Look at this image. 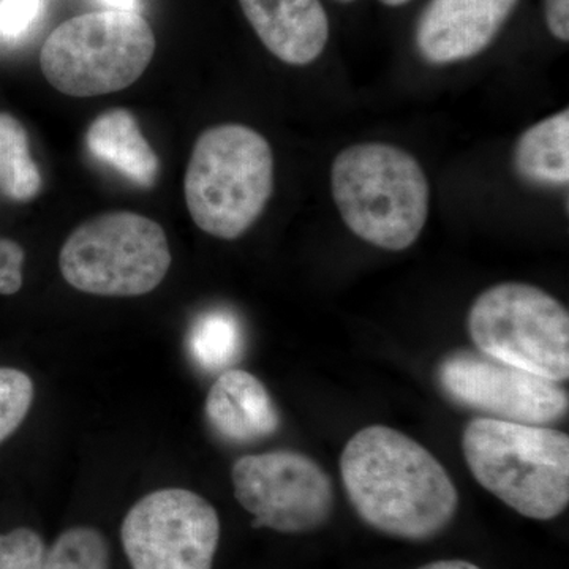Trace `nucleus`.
Instances as JSON below:
<instances>
[{
    "label": "nucleus",
    "mask_w": 569,
    "mask_h": 569,
    "mask_svg": "<svg viewBox=\"0 0 569 569\" xmlns=\"http://www.w3.org/2000/svg\"><path fill=\"white\" fill-rule=\"evenodd\" d=\"M340 475L362 522L388 537L436 538L459 509L458 488L436 456L391 427L356 432L340 456Z\"/></svg>",
    "instance_id": "nucleus-1"
},
{
    "label": "nucleus",
    "mask_w": 569,
    "mask_h": 569,
    "mask_svg": "<svg viewBox=\"0 0 569 569\" xmlns=\"http://www.w3.org/2000/svg\"><path fill=\"white\" fill-rule=\"evenodd\" d=\"M331 192L348 230L400 252L417 242L429 213V183L413 156L385 142L351 146L336 157Z\"/></svg>",
    "instance_id": "nucleus-2"
},
{
    "label": "nucleus",
    "mask_w": 569,
    "mask_h": 569,
    "mask_svg": "<svg viewBox=\"0 0 569 569\" xmlns=\"http://www.w3.org/2000/svg\"><path fill=\"white\" fill-rule=\"evenodd\" d=\"M471 475L523 518H559L569 503V437L548 426L475 418L462 437Z\"/></svg>",
    "instance_id": "nucleus-3"
},
{
    "label": "nucleus",
    "mask_w": 569,
    "mask_h": 569,
    "mask_svg": "<svg viewBox=\"0 0 569 569\" xmlns=\"http://www.w3.org/2000/svg\"><path fill=\"white\" fill-rule=\"evenodd\" d=\"M274 189V156L263 134L241 123L211 127L194 142L183 193L190 217L233 241L263 213Z\"/></svg>",
    "instance_id": "nucleus-4"
},
{
    "label": "nucleus",
    "mask_w": 569,
    "mask_h": 569,
    "mask_svg": "<svg viewBox=\"0 0 569 569\" xmlns=\"http://www.w3.org/2000/svg\"><path fill=\"white\" fill-rule=\"evenodd\" d=\"M156 44L151 26L137 11H97L58 26L41 47L40 67L56 91L99 97L140 80Z\"/></svg>",
    "instance_id": "nucleus-5"
},
{
    "label": "nucleus",
    "mask_w": 569,
    "mask_h": 569,
    "mask_svg": "<svg viewBox=\"0 0 569 569\" xmlns=\"http://www.w3.org/2000/svg\"><path fill=\"white\" fill-rule=\"evenodd\" d=\"M171 266L163 228L134 212H108L80 224L63 242L59 268L82 293L137 298L156 290Z\"/></svg>",
    "instance_id": "nucleus-6"
},
{
    "label": "nucleus",
    "mask_w": 569,
    "mask_h": 569,
    "mask_svg": "<svg viewBox=\"0 0 569 569\" xmlns=\"http://www.w3.org/2000/svg\"><path fill=\"white\" fill-rule=\"evenodd\" d=\"M468 332L479 353L556 383L568 380L569 313L541 288H489L468 312Z\"/></svg>",
    "instance_id": "nucleus-7"
},
{
    "label": "nucleus",
    "mask_w": 569,
    "mask_h": 569,
    "mask_svg": "<svg viewBox=\"0 0 569 569\" xmlns=\"http://www.w3.org/2000/svg\"><path fill=\"white\" fill-rule=\"evenodd\" d=\"M234 497L253 516V527L310 533L335 512V488L323 467L290 449L244 456L231 468Z\"/></svg>",
    "instance_id": "nucleus-8"
},
{
    "label": "nucleus",
    "mask_w": 569,
    "mask_h": 569,
    "mask_svg": "<svg viewBox=\"0 0 569 569\" xmlns=\"http://www.w3.org/2000/svg\"><path fill=\"white\" fill-rule=\"evenodd\" d=\"M121 539L132 569H212L220 519L192 490L160 489L129 509Z\"/></svg>",
    "instance_id": "nucleus-9"
},
{
    "label": "nucleus",
    "mask_w": 569,
    "mask_h": 569,
    "mask_svg": "<svg viewBox=\"0 0 569 569\" xmlns=\"http://www.w3.org/2000/svg\"><path fill=\"white\" fill-rule=\"evenodd\" d=\"M437 380L452 402L500 421L549 426L568 413V392L560 383L479 351L448 355L438 366Z\"/></svg>",
    "instance_id": "nucleus-10"
},
{
    "label": "nucleus",
    "mask_w": 569,
    "mask_h": 569,
    "mask_svg": "<svg viewBox=\"0 0 569 569\" xmlns=\"http://www.w3.org/2000/svg\"><path fill=\"white\" fill-rule=\"evenodd\" d=\"M519 0H430L417 26V48L432 66L475 58L486 50Z\"/></svg>",
    "instance_id": "nucleus-11"
},
{
    "label": "nucleus",
    "mask_w": 569,
    "mask_h": 569,
    "mask_svg": "<svg viewBox=\"0 0 569 569\" xmlns=\"http://www.w3.org/2000/svg\"><path fill=\"white\" fill-rule=\"evenodd\" d=\"M266 48L288 66H309L323 54L329 20L320 0H239Z\"/></svg>",
    "instance_id": "nucleus-12"
},
{
    "label": "nucleus",
    "mask_w": 569,
    "mask_h": 569,
    "mask_svg": "<svg viewBox=\"0 0 569 569\" xmlns=\"http://www.w3.org/2000/svg\"><path fill=\"white\" fill-rule=\"evenodd\" d=\"M206 417L224 440L252 443L279 430L280 415L260 378L241 369L220 372L206 399Z\"/></svg>",
    "instance_id": "nucleus-13"
},
{
    "label": "nucleus",
    "mask_w": 569,
    "mask_h": 569,
    "mask_svg": "<svg viewBox=\"0 0 569 569\" xmlns=\"http://www.w3.org/2000/svg\"><path fill=\"white\" fill-rule=\"evenodd\" d=\"M89 152L137 186L151 189L159 176V157L141 133L132 111L114 108L93 119L86 133Z\"/></svg>",
    "instance_id": "nucleus-14"
},
{
    "label": "nucleus",
    "mask_w": 569,
    "mask_h": 569,
    "mask_svg": "<svg viewBox=\"0 0 569 569\" xmlns=\"http://www.w3.org/2000/svg\"><path fill=\"white\" fill-rule=\"evenodd\" d=\"M516 173L526 182L563 187L569 181V112L563 110L520 134L512 156Z\"/></svg>",
    "instance_id": "nucleus-15"
},
{
    "label": "nucleus",
    "mask_w": 569,
    "mask_h": 569,
    "mask_svg": "<svg viewBox=\"0 0 569 569\" xmlns=\"http://www.w3.org/2000/svg\"><path fill=\"white\" fill-rule=\"evenodd\" d=\"M190 355L201 369L223 372L241 359L244 332L233 313L213 309L193 321L189 335Z\"/></svg>",
    "instance_id": "nucleus-16"
},
{
    "label": "nucleus",
    "mask_w": 569,
    "mask_h": 569,
    "mask_svg": "<svg viewBox=\"0 0 569 569\" xmlns=\"http://www.w3.org/2000/svg\"><path fill=\"white\" fill-rule=\"evenodd\" d=\"M41 190V174L33 162L24 126L0 112V194L11 201H31Z\"/></svg>",
    "instance_id": "nucleus-17"
},
{
    "label": "nucleus",
    "mask_w": 569,
    "mask_h": 569,
    "mask_svg": "<svg viewBox=\"0 0 569 569\" xmlns=\"http://www.w3.org/2000/svg\"><path fill=\"white\" fill-rule=\"evenodd\" d=\"M43 569H111L110 546L93 527H71L47 549Z\"/></svg>",
    "instance_id": "nucleus-18"
},
{
    "label": "nucleus",
    "mask_w": 569,
    "mask_h": 569,
    "mask_svg": "<svg viewBox=\"0 0 569 569\" xmlns=\"http://www.w3.org/2000/svg\"><path fill=\"white\" fill-rule=\"evenodd\" d=\"M32 378L22 370L0 367V443L17 432L33 402Z\"/></svg>",
    "instance_id": "nucleus-19"
},
{
    "label": "nucleus",
    "mask_w": 569,
    "mask_h": 569,
    "mask_svg": "<svg viewBox=\"0 0 569 569\" xmlns=\"http://www.w3.org/2000/svg\"><path fill=\"white\" fill-rule=\"evenodd\" d=\"M47 546L37 531L11 530L0 535V569H43Z\"/></svg>",
    "instance_id": "nucleus-20"
},
{
    "label": "nucleus",
    "mask_w": 569,
    "mask_h": 569,
    "mask_svg": "<svg viewBox=\"0 0 569 569\" xmlns=\"http://www.w3.org/2000/svg\"><path fill=\"white\" fill-rule=\"evenodd\" d=\"M43 0H0V37L21 39L39 18Z\"/></svg>",
    "instance_id": "nucleus-21"
},
{
    "label": "nucleus",
    "mask_w": 569,
    "mask_h": 569,
    "mask_svg": "<svg viewBox=\"0 0 569 569\" xmlns=\"http://www.w3.org/2000/svg\"><path fill=\"white\" fill-rule=\"evenodd\" d=\"M24 258V249L18 242L0 238V295H14L21 290Z\"/></svg>",
    "instance_id": "nucleus-22"
},
{
    "label": "nucleus",
    "mask_w": 569,
    "mask_h": 569,
    "mask_svg": "<svg viewBox=\"0 0 569 569\" xmlns=\"http://www.w3.org/2000/svg\"><path fill=\"white\" fill-rule=\"evenodd\" d=\"M546 24L560 41L569 40V0H545Z\"/></svg>",
    "instance_id": "nucleus-23"
},
{
    "label": "nucleus",
    "mask_w": 569,
    "mask_h": 569,
    "mask_svg": "<svg viewBox=\"0 0 569 569\" xmlns=\"http://www.w3.org/2000/svg\"><path fill=\"white\" fill-rule=\"evenodd\" d=\"M418 569H481L466 560H438Z\"/></svg>",
    "instance_id": "nucleus-24"
},
{
    "label": "nucleus",
    "mask_w": 569,
    "mask_h": 569,
    "mask_svg": "<svg viewBox=\"0 0 569 569\" xmlns=\"http://www.w3.org/2000/svg\"><path fill=\"white\" fill-rule=\"evenodd\" d=\"M108 6L116 10L133 11L134 0H103Z\"/></svg>",
    "instance_id": "nucleus-25"
},
{
    "label": "nucleus",
    "mask_w": 569,
    "mask_h": 569,
    "mask_svg": "<svg viewBox=\"0 0 569 569\" xmlns=\"http://www.w3.org/2000/svg\"><path fill=\"white\" fill-rule=\"evenodd\" d=\"M380 2H383L385 6L388 7H402L410 2V0H380Z\"/></svg>",
    "instance_id": "nucleus-26"
},
{
    "label": "nucleus",
    "mask_w": 569,
    "mask_h": 569,
    "mask_svg": "<svg viewBox=\"0 0 569 569\" xmlns=\"http://www.w3.org/2000/svg\"><path fill=\"white\" fill-rule=\"evenodd\" d=\"M337 2H340V3H351V2H355V0H337Z\"/></svg>",
    "instance_id": "nucleus-27"
}]
</instances>
